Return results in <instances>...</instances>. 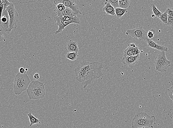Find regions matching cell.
Masks as SVG:
<instances>
[{"label": "cell", "mask_w": 173, "mask_h": 128, "mask_svg": "<svg viewBox=\"0 0 173 128\" xmlns=\"http://www.w3.org/2000/svg\"><path fill=\"white\" fill-rule=\"evenodd\" d=\"M165 12H167L168 16L173 17V8H167Z\"/></svg>", "instance_id": "30"}, {"label": "cell", "mask_w": 173, "mask_h": 128, "mask_svg": "<svg viewBox=\"0 0 173 128\" xmlns=\"http://www.w3.org/2000/svg\"><path fill=\"white\" fill-rule=\"evenodd\" d=\"M28 116L29 117V121H30V126H33L34 125L37 124L38 123L41 124L40 120L37 118L35 117L34 115L32 114L31 112H30L28 114Z\"/></svg>", "instance_id": "17"}, {"label": "cell", "mask_w": 173, "mask_h": 128, "mask_svg": "<svg viewBox=\"0 0 173 128\" xmlns=\"http://www.w3.org/2000/svg\"><path fill=\"white\" fill-rule=\"evenodd\" d=\"M156 118L154 116H150L146 113H138L134 117L132 122V128H139L153 126Z\"/></svg>", "instance_id": "3"}, {"label": "cell", "mask_w": 173, "mask_h": 128, "mask_svg": "<svg viewBox=\"0 0 173 128\" xmlns=\"http://www.w3.org/2000/svg\"><path fill=\"white\" fill-rule=\"evenodd\" d=\"M155 33V31L154 29H152L149 30L147 33L148 38L151 39L154 37Z\"/></svg>", "instance_id": "25"}, {"label": "cell", "mask_w": 173, "mask_h": 128, "mask_svg": "<svg viewBox=\"0 0 173 128\" xmlns=\"http://www.w3.org/2000/svg\"><path fill=\"white\" fill-rule=\"evenodd\" d=\"M124 55L126 56H133V54L132 51V47L131 46L130 44L128 45V47L124 51Z\"/></svg>", "instance_id": "22"}, {"label": "cell", "mask_w": 173, "mask_h": 128, "mask_svg": "<svg viewBox=\"0 0 173 128\" xmlns=\"http://www.w3.org/2000/svg\"><path fill=\"white\" fill-rule=\"evenodd\" d=\"M0 32H4L9 34V18L7 9L3 11L0 21Z\"/></svg>", "instance_id": "9"}, {"label": "cell", "mask_w": 173, "mask_h": 128, "mask_svg": "<svg viewBox=\"0 0 173 128\" xmlns=\"http://www.w3.org/2000/svg\"><path fill=\"white\" fill-rule=\"evenodd\" d=\"M151 17L153 18H155L156 17L155 15L154 14H153V15H152Z\"/></svg>", "instance_id": "36"}, {"label": "cell", "mask_w": 173, "mask_h": 128, "mask_svg": "<svg viewBox=\"0 0 173 128\" xmlns=\"http://www.w3.org/2000/svg\"><path fill=\"white\" fill-rule=\"evenodd\" d=\"M4 5L2 3V0H0V21H1L3 12L4 11Z\"/></svg>", "instance_id": "31"}, {"label": "cell", "mask_w": 173, "mask_h": 128, "mask_svg": "<svg viewBox=\"0 0 173 128\" xmlns=\"http://www.w3.org/2000/svg\"><path fill=\"white\" fill-rule=\"evenodd\" d=\"M108 2L112 6L115 8H119V1L118 0H108Z\"/></svg>", "instance_id": "23"}, {"label": "cell", "mask_w": 173, "mask_h": 128, "mask_svg": "<svg viewBox=\"0 0 173 128\" xmlns=\"http://www.w3.org/2000/svg\"><path fill=\"white\" fill-rule=\"evenodd\" d=\"M7 10L9 18V31L11 32L13 29H16L18 27L19 16L13 4L11 3Z\"/></svg>", "instance_id": "6"}, {"label": "cell", "mask_w": 173, "mask_h": 128, "mask_svg": "<svg viewBox=\"0 0 173 128\" xmlns=\"http://www.w3.org/2000/svg\"><path fill=\"white\" fill-rule=\"evenodd\" d=\"M25 70H26V71H28V69L27 68H26V69H25Z\"/></svg>", "instance_id": "37"}, {"label": "cell", "mask_w": 173, "mask_h": 128, "mask_svg": "<svg viewBox=\"0 0 173 128\" xmlns=\"http://www.w3.org/2000/svg\"><path fill=\"white\" fill-rule=\"evenodd\" d=\"M130 5V1L128 0H119V8L123 9H127Z\"/></svg>", "instance_id": "19"}, {"label": "cell", "mask_w": 173, "mask_h": 128, "mask_svg": "<svg viewBox=\"0 0 173 128\" xmlns=\"http://www.w3.org/2000/svg\"><path fill=\"white\" fill-rule=\"evenodd\" d=\"M132 51H133V56H136L140 55L141 52L140 49L137 46L135 47L132 48Z\"/></svg>", "instance_id": "26"}, {"label": "cell", "mask_w": 173, "mask_h": 128, "mask_svg": "<svg viewBox=\"0 0 173 128\" xmlns=\"http://www.w3.org/2000/svg\"><path fill=\"white\" fill-rule=\"evenodd\" d=\"M147 42V46L148 47L156 49L161 51L167 52L168 51V47L165 46H162L154 41L151 40L150 39H147L146 40Z\"/></svg>", "instance_id": "12"}, {"label": "cell", "mask_w": 173, "mask_h": 128, "mask_svg": "<svg viewBox=\"0 0 173 128\" xmlns=\"http://www.w3.org/2000/svg\"><path fill=\"white\" fill-rule=\"evenodd\" d=\"M168 95L173 102V85L168 89Z\"/></svg>", "instance_id": "27"}, {"label": "cell", "mask_w": 173, "mask_h": 128, "mask_svg": "<svg viewBox=\"0 0 173 128\" xmlns=\"http://www.w3.org/2000/svg\"><path fill=\"white\" fill-rule=\"evenodd\" d=\"M2 2L4 5V11L6 10L9 5H10L11 3L7 0H2Z\"/></svg>", "instance_id": "28"}, {"label": "cell", "mask_w": 173, "mask_h": 128, "mask_svg": "<svg viewBox=\"0 0 173 128\" xmlns=\"http://www.w3.org/2000/svg\"><path fill=\"white\" fill-rule=\"evenodd\" d=\"M130 44L132 48L135 47L137 46V44H136L135 43H132Z\"/></svg>", "instance_id": "34"}, {"label": "cell", "mask_w": 173, "mask_h": 128, "mask_svg": "<svg viewBox=\"0 0 173 128\" xmlns=\"http://www.w3.org/2000/svg\"><path fill=\"white\" fill-rule=\"evenodd\" d=\"M154 64L156 70L161 72H166L171 65V62L167 59L164 51H161L156 56Z\"/></svg>", "instance_id": "5"}, {"label": "cell", "mask_w": 173, "mask_h": 128, "mask_svg": "<svg viewBox=\"0 0 173 128\" xmlns=\"http://www.w3.org/2000/svg\"><path fill=\"white\" fill-rule=\"evenodd\" d=\"M147 33L142 27L138 26L133 29L128 30L126 32V34L129 35L135 39L146 41L148 39Z\"/></svg>", "instance_id": "8"}, {"label": "cell", "mask_w": 173, "mask_h": 128, "mask_svg": "<svg viewBox=\"0 0 173 128\" xmlns=\"http://www.w3.org/2000/svg\"><path fill=\"white\" fill-rule=\"evenodd\" d=\"M31 80L27 74L19 72L15 75L14 82V92L16 95H20L27 90Z\"/></svg>", "instance_id": "4"}, {"label": "cell", "mask_w": 173, "mask_h": 128, "mask_svg": "<svg viewBox=\"0 0 173 128\" xmlns=\"http://www.w3.org/2000/svg\"><path fill=\"white\" fill-rule=\"evenodd\" d=\"M19 72L22 74H27V71L23 67H21L19 69Z\"/></svg>", "instance_id": "32"}, {"label": "cell", "mask_w": 173, "mask_h": 128, "mask_svg": "<svg viewBox=\"0 0 173 128\" xmlns=\"http://www.w3.org/2000/svg\"><path fill=\"white\" fill-rule=\"evenodd\" d=\"M166 25L168 26H173V17L168 16V22Z\"/></svg>", "instance_id": "29"}, {"label": "cell", "mask_w": 173, "mask_h": 128, "mask_svg": "<svg viewBox=\"0 0 173 128\" xmlns=\"http://www.w3.org/2000/svg\"><path fill=\"white\" fill-rule=\"evenodd\" d=\"M151 9L156 17L159 18V17L162 14V13L160 12L155 6L154 5V4H152Z\"/></svg>", "instance_id": "20"}, {"label": "cell", "mask_w": 173, "mask_h": 128, "mask_svg": "<svg viewBox=\"0 0 173 128\" xmlns=\"http://www.w3.org/2000/svg\"><path fill=\"white\" fill-rule=\"evenodd\" d=\"M104 65L98 62H90L84 60L80 63L74 70L76 78L85 89L103 75Z\"/></svg>", "instance_id": "1"}, {"label": "cell", "mask_w": 173, "mask_h": 128, "mask_svg": "<svg viewBox=\"0 0 173 128\" xmlns=\"http://www.w3.org/2000/svg\"><path fill=\"white\" fill-rule=\"evenodd\" d=\"M115 15L117 19H120L128 12L127 9H123L120 8H115Z\"/></svg>", "instance_id": "16"}, {"label": "cell", "mask_w": 173, "mask_h": 128, "mask_svg": "<svg viewBox=\"0 0 173 128\" xmlns=\"http://www.w3.org/2000/svg\"><path fill=\"white\" fill-rule=\"evenodd\" d=\"M53 2L55 5L60 3L64 4L66 7L72 10L76 15L80 12L79 7L74 0H56Z\"/></svg>", "instance_id": "10"}, {"label": "cell", "mask_w": 173, "mask_h": 128, "mask_svg": "<svg viewBox=\"0 0 173 128\" xmlns=\"http://www.w3.org/2000/svg\"><path fill=\"white\" fill-rule=\"evenodd\" d=\"M34 78L35 79L38 80L40 78V75L38 73H36L34 75Z\"/></svg>", "instance_id": "33"}, {"label": "cell", "mask_w": 173, "mask_h": 128, "mask_svg": "<svg viewBox=\"0 0 173 128\" xmlns=\"http://www.w3.org/2000/svg\"><path fill=\"white\" fill-rule=\"evenodd\" d=\"M140 55L136 56H126L124 55L121 62L125 67H132L138 61Z\"/></svg>", "instance_id": "11"}, {"label": "cell", "mask_w": 173, "mask_h": 128, "mask_svg": "<svg viewBox=\"0 0 173 128\" xmlns=\"http://www.w3.org/2000/svg\"><path fill=\"white\" fill-rule=\"evenodd\" d=\"M78 57V53H76V52L67 53L65 55L66 58L72 61L76 60Z\"/></svg>", "instance_id": "18"}, {"label": "cell", "mask_w": 173, "mask_h": 128, "mask_svg": "<svg viewBox=\"0 0 173 128\" xmlns=\"http://www.w3.org/2000/svg\"><path fill=\"white\" fill-rule=\"evenodd\" d=\"M29 99L39 100L44 98L46 95L45 84L39 81H33L29 84L27 90Z\"/></svg>", "instance_id": "2"}, {"label": "cell", "mask_w": 173, "mask_h": 128, "mask_svg": "<svg viewBox=\"0 0 173 128\" xmlns=\"http://www.w3.org/2000/svg\"><path fill=\"white\" fill-rule=\"evenodd\" d=\"M102 10L104 12L106 13L107 15H110L112 16L115 15V8L112 6L107 1H106L104 6V7Z\"/></svg>", "instance_id": "14"}, {"label": "cell", "mask_w": 173, "mask_h": 128, "mask_svg": "<svg viewBox=\"0 0 173 128\" xmlns=\"http://www.w3.org/2000/svg\"><path fill=\"white\" fill-rule=\"evenodd\" d=\"M57 11V16H67L70 17H74L76 16L75 13L70 8L66 7V9L62 12H60Z\"/></svg>", "instance_id": "15"}, {"label": "cell", "mask_w": 173, "mask_h": 128, "mask_svg": "<svg viewBox=\"0 0 173 128\" xmlns=\"http://www.w3.org/2000/svg\"><path fill=\"white\" fill-rule=\"evenodd\" d=\"M168 14L167 13V12H165L164 13H162V14L159 17L160 20L161 21V22L164 23V24L166 25L167 22H168Z\"/></svg>", "instance_id": "21"}, {"label": "cell", "mask_w": 173, "mask_h": 128, "mask_svg": "<svg viewBox=\"0 0 173 128\" xmlns=\"http://www.w3.org/2000/svg\"><path fill=\"white\" fill-rule=\"evenodd\" d=\"M153 128V126H151L147 127H142V128Z\"/></svg>", "instance_id": "35"}, {"label": "cell", "mask_w": 173, "mask_h": 128, "mask_svg": "<svg viewBox=\"0 0 173 128\" xmlns=\"http://www.w3.org/2000/svg\"><path fill=\"white\" fill-rule=\"evenodd\" d=\"M54 20L56 22V25L58 26V29L55 32V34L57 35L59 33H61L65 29L66 27L72 23H76L80 24L81 21L79 18L77 17L76 16L74 17L72 20L66 21L61 20L58 16H56L54 18Z\"/></svg>", "instance_id": "7"}, {"label": "cell", "mask_w": 173, "mask_h": 128, "mask_svg": "<svg viewBox=\"0 0 173 128\" xmlns=\"http://www.w3.org/2000/svg\"><path fill=\"white\" fill-rule=\"evenodd\" d=\"M56 6V9L57 11H60V12H62L65 9L66 7L64 4L61 3L57 4Z\"/></svg>", "instance_id": "24"}, {"label": "cell", "mask_w": 173, "mask_h": 128, "mask_svg": "<svg viewBox=\"0 0 173 128\" xmlns=\"http://www.w3.org/2000/svg\"><path fill=\"white\" fill-rule=\"evenodd\" d=\"M66 50L67 53H78V47L77 42L74 41H69L66 45Z\"/></svg>", "instance_id": "13"}]
</instances>
